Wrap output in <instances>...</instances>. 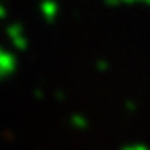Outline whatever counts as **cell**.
<instances>
[{
    "instance_id": "cell-3",
    "label": "cell",
    "mask_w": 150,
    "mask_h": 150,
    "mask_svg": "<svg viewBox=\"0 0 150 150\" xmlns=\"http://www.w3.org/2000/svg\"><path fill=\"white\" fill-rule=\"evenodd\" d=\"M42 11H44V15H45V18L47 20H52L56 16V4L54 2H44V6H42Z\"/></svg>"
},
{
    "instance_id": "cell-9",
    "label": "cell",
    "mask_w": 150,
    "mask_h": 150,
    "mask_svg": "<svg viewBox=\"0 0 150 150\" xmlns=\"http://www.w3.org/2000/svg\"><path fill=\"white\" fill-rule=\"evenodd\" d=\"M121 2H136V0H121Z\"/></svg>"
},
{
    "instance_id": "cell-5",
    "label": "cell",
    "mask_w": 150,
    "mask_h": 150,
    "mask_svg": "<svg viewBox=\"0 0 150 150\" xmlns=\"http://www.w3.org/2000/svg\"><path fill=\"white\" fill-rule=\"evenodd\" d=\"M123 150H150L146 145H128V146H123Z\"/></svg>"
},
{
    "instance_id": "cell-7",
    "label": "cell",
    "mask_w": 150,
    "mask_h": 150,
    "mask_svg": "<svg viewBox=\"0 0 150 150\" xmlns=\"http://www.w3.org/2000/svg\"><path fill=\"white\" fill-rule=\"evenodd\" d=\"M127 109H128V110H134V109H136V103H134V101H127Z\"/></svg>"
},
{
    "instance_id": "cell-4",
    "label": "cell",
    "mask_w": 150,
    "mask_h": 150,
    "mask_svg": "<svg viewBox=\"0 0 150 150\" xmlns=\"http://www.w3.org/2000/svg\"><path fill=\"white\" fill-rule=\"evenodd\" d=\"M71 125L76 128V130H85V128H87V120H85L83 116H80V114H74L71 117Z\"/></svg>"
},
{
    "instance_id": "cell-6",
    "label": "cell",
    "mask_w": 150,
    "mask_h": 150,
    "mask_svg": "<svg viewBox=\"0 0 150 150\" xmlns=\"http://www.w3.org/2000/svg\"><path fill=\"white\" fill-rule=\"evenodd\" d=\"M96 67H98V71L105 72L107 69H109V62H107V60H100V62H98V65H96Z\"/></svg>"
},
{
    "instance_id": "cell-8",
    "label": "cell",
    "mask_w": 150,
    "mask_h": 150,
    "mask_svg": "<svg viewBox=\"0 0 150 150\" xmlns=\"http://www.w3.org/2000/svg\"><path fill=\"white\" fill-rule=\"evenodd\" d=\"M4 16H6V11H4L2 7H0V18H4Z\"/></svg>"
},
{
    "instance_id": "cell-1",
    "label": "cell",
    "mask_w": 150,
    "mask_h": 150,
    "mask_svg": "<svg viewBox=\"0 0 150 150\" xmlns=\"http://www.w3.org/2000/svg\"><path fill=\"white\" fill-rule=\"evenodd\" d=\"M16 65H18V62H16L15 54L0 45V80L11 76L16 71Z\"/></svg>"
},
{
    "instance_id": "cell-2",
    "label": "cell",
    "mask_w": 150,
    "mask_h": 150,
    "mask_svg": "<svg viewBox=\"0 0 150 150\" xmlns=\"http://www.w3.org/2000/svg\"><path fill=\"white\" fill-rule=\"evenodd\" d=\"M7 36L11 40V44L15 45V49H18V51L27 49V38H25V33H24L22 25H18V24L9 25L7 27Z\"/></svg>"
}]
</instances>
